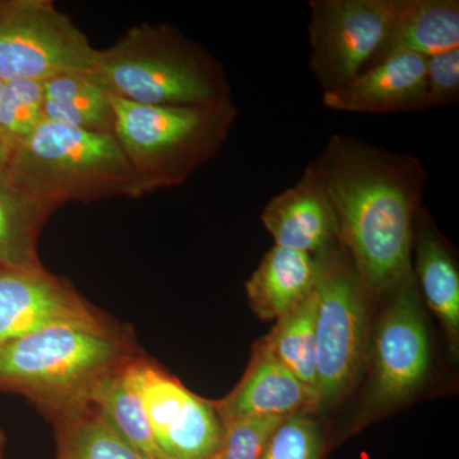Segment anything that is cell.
Here are the masks:
<instances>
[{
  "label": "cell",
  "mask_w": 459,
  "mask_h": 459,
  "mask_svg": "<svg viewBox=\"0 0 459 459\" xmlns=\"http://www.w3.org/2000/svg\"><path fill=\"white\" fill-rule=\"evenodd\" d=\"M312 165L369 295L413 279V229L428 184L418 157L333 134Z\"/></svg>",
  "instance_id": "6da1fadb"
},
{
  "label": "cell",
  "mask_w": 459,
  "mask_h": 459,
  "mask_svg": "<svg viewBox=\"0 0 459 459\" xmlns=\"http://www.w3.org/2000/svg\"><path fill=\"white\" fill-rule=\"evenodd\" d=\"M141 353L117 323L50 325L0 347V391L23 395L53 419L89 404L102 377Z\"/></svg>",
  "instance_id": "7a4b0ae2"
},
{
  "label": "cell",
  "mask_w": 459,
  "mask_h": 459,
  "mask_svg": "<svg viewBox=\"0 0 459 459\" xmlns=\"http://www.w3.org/2000/svg\"><path fill=\"white\" fill-rule=\"evenodd\" d=\"M90 74L108 95L135 104L213 107L231 100L221 65L168 25L132 27L96 51Z\"/></svg>",
  "instance_id": "3957f363"
},
{
  "label": "cell",
  "mask_w": 459,
  "mask_h": 459,
  "mask_svg": "<svg viewBox=\"0 0 459 459\" xmlns=\"http://www.w3.org/2000/svg\"><path fill=\"white\" fill-rule=\"evenodd\" d=\"M9 175L45 212L69 202L146 195L113 133L44 120L9 157Z\"/></svg>",
  "instance_id": "277c9868"
},
{
  "label": "cell",
  "mask_w": 459,
  "mask_h": 459,
  "mask_svg": "<svg viewBox=\"0 0 459 459\" xmlns=\"http://www.w3.org/2000/svg\"><path fill=\"white\" fill-rule=\"evenodd\" d=\"M110 99L115 138L146 195L186 183L220 152L238 117L232 100L213 107H178Z\"/></svg>",
  "instance_id": "5b68a950"
},
{
  "label": "cell",
  "mask_w": 459,
  "mask_h": 459,
  "mask_svg": "<svg viewBox=\"0 0 459 459\" xmlns=\"http://www.w3.org/2000/svg\"><path fill=\"white\" fill-rule=\"evenodd\" d=\"M316 409L331 406L351 388L368 338V292L341 241L316 255Z\"/></svg>",
  "instance_id": "8992f818"
},
{
  "label": "cell",
  "mask_w": 459,
  "mask_h": 459,
  "mask_svg": "<svg viewBox=\"0 0 459 459\" xmlns=\"http://www.w3.org/2000/svg\"><path fill=\"white\" fill-rule=\"evenodd\" d=\"M96 51L49 0H0L2 82L90 74Z\"/></svg>",
  "instance_id": "52a82bcc"
},
{
  "label": "cell",
  "mask_w": 459,
  "mask_h": 459,
  "mask_svg": "<svg viewBox=\"0 0 459 459\" xmlns=\"http://www.w3.org/2000/svg\"><path fill=\"white\" fill-rule=\"evenodd\" d=\"M398 0H312L309 68L323 95L369 66L394 20Z\"/></svg>",
  "instance_id": "ba28073f"
},
{
  "label": "cell",
  "mask_w": 459,
  "mask_h": 459,
  "mask_svg": "<svg viewBox=\"0 0 459 459\" xmlns=\"http://www.w3.org/2000/svg\"><path fill=\"white\" fill-rule=\"evenodd\" d=\"M374 337L373 370L368 407L373 412L410 401L427 380L430 341L422 318L416 279L389 292Z\"/></svg>",
  "instance_id": "9c48e42d"
},
{
  "label": "cell",
  "mask_w": 459,
  "mask_h": 459,
  "mask_svg": "<svg viewBox=\"0 0 459 459\" xmlns=\"http://www.w3.org/2000/svg\"><path fill=\"white\" fill-rule=\"evenodd\" d=\"M126 374L141 395L162 455L183 459L216 455L223 428L213 402L190 392L143 353L128 362Z\"/></svg>",
  "instance_id": "30bf717a"
},
{
  "label": "cell",
  "mask_w": 459,
  "mask_h": 459,
  "mask_svg": "<svg viewBox=\"0 0 459 459\" xmlns=\"http://www.w3.org/2000/svg\"><path fill=\"white\" fill-rule=\"evenodd\" d=\"M113 323L45 267L0 268V347L50 325L104 327Z\"/></svg>",
  "instance_id": "8fae6325"
},
{
  "label": "cell",
  "mask_w": 459,
  "mask_h": 459,
  "mask_svg": "<svg viewBox=\"0 0 459 459\" xmlns=\"http://www.w3.org/2000/svg\"><path fill=\"white\" fill-rule=\"evenodd\" d=\"M262 222L274 246L316 256L340 241L336 214L312 162L300 179L271 199Z\"/></svg>",
  "instance_id": "7c38bea8"
},
{
  "label": "cell",
  "mask_w": 459,
  "mask_h": 459,
  "mask_svg": "<svg viewBox=\"0 0 459 459\" xmlns=\"http://www.w3.org/2000/svg\"><path fill=\"white\" fill-rule=\"evenodd\" d=\"M425 90L427 57L395 54L322 98L325 107L342 113H407L422 110Z\"/></svg>",
  "instance_id": "4fadbf2b"
},
{
  "label": "cell",
  "mask_w": 459,
  "mask_h": 459,
  "mask_svg": "<svg viewBox=\"0 0 459 459\" xmlns=\"http://www.w3.org/2000/svg\"><path fill=\"white\" fill-rule=\"evenodd\" d=\"M222 428L246 419L290 418L314 410V398L285 365L261 343L238 385L222 400L213 402Z\"/></svg>",
  "instance_id": "5bb4252c"
},
{
  "label": "cell",
  "mask_w": 459,
  "mask_h": 459,
  "mask_svg": "<svg viewBox=\"0 0 459 459\" xmlns=\"http://www.w3.org/2000/svg\"><path fill=\"white\" fill-rule=\"evenodd\" d=\"M459 49L458 0H398L391 26L369 66L395 54L431 56Z\"/></svg>",
  "instance_id": "9a60e30c"
},
{
  "label": "cell",
  "mask_w": 459,
  "mask_h": 459,
  "mask_svg": "<svg viewBox=\"0 0 459 459\" xmlns=\"http://www.w3.org/2000/svg\"><path fill=\"white\" fill-rule=\"evenodd\" d=\"M318 280L316 256L274 246L247 281V300L263 320H277L312 295Z\"/></svg>",
  "instance_id": "2e32d148"
},
{
  "label": "cell",
  "mask_w": 459,
  "mask_h": 459,
  "mask_svg": "<svg viewBox=\"0 0 459 459\" xmlns=\"http://www.w3.org/2000/svg\"><path fill=\"white\" fill-rule=\"evenodd\" d=\"M416 276L431 312L442 323L453 355L459 347V273L451 250L434 229L424 208L413 229Z\"/></svg>",
  "instance_id": "e0dca14e"
},
{
  "label": "cell",
  "mask_w": 459,
  "mask_h": 459,
  "mask_svg": "<svg viewBox=\"0 0 459 459\" xmlns=\"http://www.w3.org/2000/svg\"><path fill=\"white\" fill-rule=\"evenodd\" d=\"M50 214L39 207L0 164V268L40 270L38 238Z\"/></svg>",
  "instance_id": "ac0fdd59"
},
{
  "label": "cell",
  "mask_w": 459,
  "mask_h": 459,
  "mask_svg": "<svg viewBox=\"0 0 459 459\" xmlns=\"http://www.w3.org/2000/svg\"><path fill=\"white\" fill-rule=\"evenodd\" d=\"M44 117L49 122L114 134L110 95L90 74H60L45 81Z\"/></svg>",
  "instance_id": "d6986e66"
},
{
  "label": "cell",
  "mask_w": 459,
  "mask_h": 459,
  "mask_svg": "<svg viewBox=\"0 0 459 459\" xmlns=\"http://www.w3.org/2000/svg\"><path fill=\"white\" fill-rule=\"evenodd\" d=\"M126 365L100 380L90 403L142 457L160 459L164 455L157 446L141 395L126 377Z\"/></svg>",
  "instance_id": "ffe728a7"
},
{
  "label": "cell",
  "mask_w": 459,
  "mask_h": 459,
  "mask_svg": "<svg viewBox=\"0 0 459 459\" xmlns=\"http://www.w3.org/2000/svg\"><path fill=\"white\" fill-rule=\"evenodd\" d=\"M316 286L312 295L277 319L270 334L259 342L309 389L314 398V410L316 402Z\"/></svg>",
  "instance_id": "44dd1931"
},
{
  "label": "cell",
  "mask_w": 459,
  "mask_h": 459,
  "mask_svg": "<svg viewBox=\"0 0 459 459\" xmlns=\"http://www.w3.org/2000/svg\"><path fill=\"white\" fill-rule=\"evenodd\" d=\"M57 459H144L89 403L50 419Z\"/></svg>",
  "instance_id": "7402d4cb"
},
{
  "label": "cell",
  "mask_w": 459,
  "mask_h": 459,
  "mask_svg": "<svg viewBox=\"0 0 459 459\" xmlns=\"http://www.w3.org/2000/svg\"><path fill=\"white\" fill-rule=\"evenodd\" d=\"M44 120V82L29 80L3 82L0 144L7 153L8 161Z\"/></svg>",
  "instance_id": "603a6c76"
},
{
  "label": "cell",
  "mask_w": 459,
  "mask_h": 459,
  "mask_svg": "<svg viewBox=\"0 0 459 459\" xmlns=\"http://www.w3.org/2000/svg\"><path fill=\"white\" fill-rule=\"evenodd\" d=\"M325 448L322 427L303 411L281 422L259 459H322Z\"/></svg>",
  "instance_id": "cb8c5ba5"
},
{
  "label": "cell",
  "mask_w": 459,
  "mask_h": 459,
  "mask_svg": "<svg viewBox=\"0 0 459 459\" xmlns=\"http://www.w3.org/2000/svg\"><path fill=\"white\" fill-rule=\"evenodd\" d=\"M283 420L246 419L226 425L219 451L211 459H259L272 434Z\"/></svg>",
  "instance_id": "d4e9b609"
},
{
  "label": "cell",
  "mask_w": 459,
  "mask_h": 459,
  "mask_svg": "<svg viewBox=\"0 0 459 459\" xmlns=\"http://www.w3.org/2000/svg\"><path fill=\"white\" fill-rule=\"evenodd\" d=\"M459 99V49L444 51L427 57V90L424 107H448Z\"/></svg>",
  "instance_id": "484cf974"
},
{
  "label": "cell",
  "mask_w": 459,
  "mask_h": 459,
  "mask_svg": "<svg viewBox=\"0 0 459 459\" xmlns=\"http://www.w3.org/2000/svg\"><path fill=\"white\" fill-rule=\"evenodd\" d=\"M3 82L0 81V90H2ZM0 164L7 165L8 164V156L5 153V151L3 150L2 144H0Z\"/></svg>",
  "instance_id": "4316f807"
},
{
  "label": "cell",
  "mask_w": 459,
  "mask_h": 459,
  "mask_svg": "<svg viewBox=\"0 0 459 459\" xmlns=\"http://www.w3.org/2000/svg\"><path fill=\"white\" fill-rule=\"evenodd\" d=\"M5 448V434L0 430V459H3V453H4Z\"/></svg>",
  "instance_id": "83f0119b"
},
{
  "label": "cell",
  "mask_w": 459,
  "mask_h": 459,
  "mask_svg": "<svg viewBox=\"0 0 459 459\" xmlns=\"http://www.w3.org/2000/svg\"><path fill=\"white\" fill-rule=\"evenodd\" d=\"M160 459H183V458H174V457H168V455H162Z\"/></svg>",
  "instance_id": "f1b7e54d"
}]
</instances>
